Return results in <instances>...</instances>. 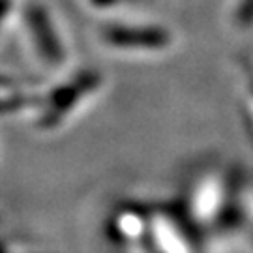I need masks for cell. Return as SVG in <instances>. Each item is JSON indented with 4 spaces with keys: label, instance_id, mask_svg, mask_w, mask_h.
Returning a JSON list of instances; mask_svg holds the SVG:
<instances>
[{
    "label": "cell",
    "instance_id": "cell-1",
    "mask_svg": "<svg viewBox=\"0 0 253 253\" xmlns=\"http://www.w3.org/2000/svg\"><path fill=\"white\" fill-rule=\"evenodd\" d=\"M111 43L124 47H162L169 42V36L158 28H107L105 32Z\"/></svg>",
    "mask_w": 253,
    "mask_h": 253
},
{
    "label": "cell",
    "instance_id": "cell-2",
    "mask_svg": "<svg viewBox=\"0 0 253 253\" xmlns=\"http://www.w3.org/2000/svg\"><path fill=\"white\" fill-rule=\"evenodd\" d=\"M32 25H34V28H36L40 45H42V49L45 51V54L49 56V58H53V60H58V56H60V49H58V45H56L54 36L51 34L53 30L49 28L47 19L43 17L42 13H34V15H32Z\"/></svg>",
    "mask_w": 253,
    "mask_h": 253
},
{
    "label": "cell",
    "instance_id": "cell-3",
    "mask_svg": "<svg viewBox=\"0 0 253 253\" xmlns=\"http://www.w3.org/2000/svg\"><path fill=\"white\" fill-rule=\"evenodd\" d=\"M238 21H242L244 25L253 21V0H246L242 4V8L238 11Z\"/></svg>",
    "mask_w": 253,
    "mask_h": 253
}]
</instances>
